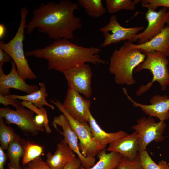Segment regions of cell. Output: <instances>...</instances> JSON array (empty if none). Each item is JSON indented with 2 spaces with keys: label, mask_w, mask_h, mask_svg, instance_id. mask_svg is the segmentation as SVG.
I'll use <instances>...</instances> for the list:
<instances>
[{
  "label": "cell",
  "mask_w": 169,
  "mask_h": 169,
  "mask_svg": "<svg viewBox=\"0 0 169 169\" xmlns=\"http://www.w3.org/2000/svg\"><path fill=\"white\" fill-rule=\"evenodd\" d=\"M98 161L90 168H86L81 165L78 169H114L118 166L122 156L114 152H106L105 149L98 154Z\"/></svg>",
  "instance_id": "44dd1931"
},
{
  "label": "cell",
  "mask_w": 169,
  "mask_h": 169,
  "mask_svg": "<svg viewBox=\"0 0 169 169\" xmlns=\"http://www.w3.org/2000/svg\"><path fill=\"white\" fill-rule=\"evenodd\" d=\"M116 169V168H115V169Z\"/></svg>",
  "instance_id": "ab89813d"
},
{
  "label": "cell",
  "mask_w": 169,
  "mask_h": 169,
  "mask_svg": "<svg viewBox=\"0 0 169 169\" xmlns=\"http://www.w3.org/2000/svg\"><path fill=\"white\" fill-rule=\"evenodd\" d=\"M130 49H138L143 53L154 51L161 53L166 56L169 50V25L151 40L141 44H135L127 41L123 44Z\"/></svg>",
  "instance_id": "2e32d148"
},
{
  "label": "cell",
  "mask_w": 169,
  "mask_h": 169,
  "mask_svg": "<svg viewBox=\"0 0 169 169\" xmlns=\"http://www.w3.org/2000/svg\"><path fill=\"white\" fill-rule=\"evenodd\" d=\"M63 74L68 87L74 89L87 99L90 98L92 93V73L89 65L86 63L76 65L67 69Z\"/></svg>",
  "instance_id": "9c48e42d"
},
{
  "label": "cell",
  "mask_w": 169,
  "mask_h": 169,
  "mask_svg": "<svg viewBox=\"0 0 169 169\" xmlns=\"http://www.w3.org/2000/svg\"><path fill=\"white\" fill-rule=\"evenodd\" d=\"M12 59L8 54L0 49V68H2L5 63L11 61Z\"/></svg>",
  "instance_id": "836d02e7"
},
{
  "label": "cell",
  "mask_w": 169,
  "mask_h": 169,
  "mask_svg": "<svg viewBox=\"0 0 169 169\" xmlns=\"http://www.w3.org/2000/svg\"><path fill=\"white\" fill-rule=\"evenodd\" d=\"M21 104L23 106L28 108L36 113L37 115L43 117L44 120V126L46 133L49 134L51 132V129L48 125L49 120L47 111L44 107L38 108L31 102L25 100L21 102Z\"/></svg>",
  "instance_id": "83f0119b"
},
{
  "label": "cell",
  "mask_w": 169,
  "mask_h": 169,
  "mask_svg": "<svg viewBox=\"0 0 169 169\" xmlns=\"http://www.w3.org/2000/svg\"><path fill=\"white\" fill-rule=\"evenodd\" d=\"M117 169H142L138 156L134 160H130L122 157Z\"/></svg>",
  "instance_id": "f1b7e54d"
},
{
  "label": "cell",
  "mask_w": 169,
  "mask_h": 169,
  "mask_svg": "<svg viewBox=\"0 0 169 169\" xmlns=\"http://www.w3.org/2000/svg\"><path fill=\"white\" fill-rule=\"evenodd\" d=\"M35 120L37 124L40 125H44V120L42 116L38 115H36L35 117Z\"/></svg>",
  "instance_id": "d590c367"
},
{
  "label": "cell",
  "mask_w": 169,
  "mask_h": 169,
  "mask_svg": "<svg viewBox=\"0 0 169 169\" xmlns=\"http://www.w3.org/2000/svg\"><path fill=\"white\" fill-rule=\"evenodd\" d=\"M7 157V155L4 152V150L0 146V169H4Z\"/></svg>",
  "instance_id": "e575fe53"
},
{
  "label": "cell",
  "mask_w": 169,
  "mask_h": 169,
  "mask_svg": "<svg viewBox=\"0 0 169 169\" xmlns=\"http://www.w3.org/2000/svg\"><path fill=\"white\" fill-rule=\"evenodd\" d=\"M5 28L4 26L2 24L0 25V38H2L4 36L5 33Z\"/></svg>",
  "instance_id": "8d00e7d4"
},
{
  "label": "cell",
  "mask_w": 169,
  "mask_h": 169,
  "mask_svg": "<svg viewBox=\"0 0 169 169\" xmlns=\"http://www.w3.org/2000/svg\"><path fill=\"white\" fill-rule=\"evenodd\" d=\"M8 168L9 169H16L15 168H13V167H12L9 163H8ZM21 169H25L24 168L23 169L22 168Z\"/></svg>",
  "instance_id": "f35d334b"
},
{
  "label": "cell",
  "mask_w": 169,
  "mask_h": 169,
  "mask_svg": "<svg viewBox=\"0 0 169 169\" xmlns=\"http://www.w3.org/2000/svg\"><path fill=\"white\" fill-rule=\"evenodd\" d=\"M25 169H51L40 157L31 161L27 164Z\"/></svg>",
  "instance_id": "4dcf8cb0"
},
{
  "label": "cell",
  "mask_w": 169,
  "mask_h": 169,
  "mask_svg": "<svg viewBox=\"0 0 169 169\" xmlns=\"http://www.w3.org/2000/svg\"><path fill=\"white\" fill-rule=\"evenodd\" d=\"M123 90L133 106L140 108L149 117H155L164 121L169 119V97L167 95H154L150 100L151 104L146 105L134 101L128 95L126 89L123 88Z\"/></svg>",
  "instance_id": "9a60e30c"
},
{
  "label": "cell",
  "mask_w": 169,
  "mask_h": 169,
  "mask_svg": "<svg viewBox=\"0 0 169 169\" xmlns=\"http://www.w3.org/2000/svg\"><path fill=\"white\" fill-rule=\"evenodd\" d=\"M78 6L77 3L70 0L41 3L33 10V18L27 25V34H31L37 28L55 40L73 39L74 32L82 27L81 19L74 14Z\"/></svg>",
  "instance_id": "6da1fadb"
},
{
  "label": "cell",
  "mask_w": 169,
  "mask_h": 169,
  "mask_svg": "<svg viewBox=\"0 0 169 169\" xmlns=\"http://www.w3.org/2000/svg\"><path fill=\"white\" fill-rule=\"evenodd\" d=\"M140 1L139 0H106L105 2L108 12L113 13L122 10L133 11Z\"/></svg>",
  "instance_id": "d4e9b609"
},
{
  "label": "cell",
  "mask_w": 169,
  "mask_h": 169,
  "mask_svg": "<svg viewBox=\"0 0 169 169\" xmlns=\"http://www.w3.org/2000/svg\"><path fill=\"white\" fill-rule=\"evenodd\" d=\"M88 123L95 140L104 149H105L108 144H111L128 134L122 131L113 133L105 132L99 125L90 110L88 114Z\"/></svg>",
  "instance_id": "d6986e66"
},
{
  "label": "cell",
  "mask_w": 169,
  "mask_h": 169,
  "mask_svg": "<svg viewBox=\"0 0 169 169\" xmlns=\"http://www.w3.org/2000/svg\"><path fill=\"white\" fill-rule=\"evenodd\" d=\"M21 19L17 31L8 42H0V49L8 54L13 59L19 75L24 79L34 80L37 76L30 68L26 57L23 48L26 28V18L28 11L26 7L20 9Z\"/></svg>",
  "instance_id": "277c9868"
},
{
  "label": "cell",
  "mask_w": 169,
  "mask_h": 169,
  "mask_svg": "<svg viewBox=\"0 0 169 169\" xmlns=\"http://www.w3.org/2000/svg\"><path fill=\"white\" fill-rule=\"evenodd\" d=\"M169 18V9L166 7H163L158 11L148 9L145 17L148 22L147 27L129 41H138V44L149 41L162 31Z\"/></svg>",
  "instance_id": "30bf717a"
},
{
  "label": "cell",
  "mask_w": 169,
  "mask_h": 169,
  "mask_svg": "<svg viewBox=\"0 0 169 169\" xmlns=\"http://www.w3.org/2000/svg\"><path fill=\"white\" fill-rule=\"evenodd\" d=\"M77 3L88 16L94 18L102 16L106 12L101 0H78Z\"/></svg>",
  "instance_id": "603a6c76"
},
{
  "label": "cell",
  "mask_w": 169,
  "mask_h": 169,
  "mask_svg": "<svg viewBox=\"0 0 169 169\" xmlns=\"http://www.w3.org/2000/svg\"></svg>",
  "instance_id": "60d3db41"
},
{
  "label": "cell",
  "mask_w": 169,
  "mask_h": 169,
  "mask_svg": "<svg viewBox=\"0 0 169 169\" xmlns=\"http://www.w3.org/2000/svg\"><path fill=\"white\" fill-rule=\"evenodd\" d=\"M143 26L127 28L121 26L119 23L116 15H112L109 23L101 27L104 40L100 47H104L122 41H130L138 33L144 29Z\"/></svg>",
  "instance_id": "8fae6325"
},
{
  "label": "cell",
  "mask_w": 169,
  "mask_h": 169,
  "mask_svg": "<svg viewBox=\"0 0 169 169\" xmlns=\"http://www.w3.org/2000/svg\"><path fill=\"white\" fill-rule=\"evenodd\" d=\"M23 149L22 159L23 165L27 164L31 161L40 157L44 152V147L43 146L30 142L28 140H25Z\"/></svg>",
  "instance_id": "cb8c5ba5"
},
{
  "label": "cell",
  "mask_w": 169,
  "mask_h": 169,
  "mask_svg": "<svg viewBox=\"0 0 169 169\" xmlns=\"http://www.w3.org/2000/svg\"><path fill=\"white\" fill-rule=\"evenodd\" d=\"M146 57L138 49H130L124 44L115 50L110 58L109 70L114 75L115 82L120 84H135L133 71Z\"/></svg>",
  "instance_id": "3957f363"
},
{
  "label": "cell",
  "mask_w": 169,
  "mask_h": 169,
  "mask_svg": "<svg viewBox=\"0 0 169 169\" xmlns=\"http://www.w3.org/2000/svg\"><path fill=\"white\" fill-rule=\"evenodd\" d=\"M17 135L13 128L5 124L3 118L0 117V147L4 150H7L9 143Z\"/></svg>",
  "instance_id": "484cf974"
},
{
  "label": "cell",
  "mask_w": 169,
  "mask_h": 169,
  "mask_svg": "<svg viewBox=\"0 0 169 169\" xmlns=\"http://www.w3.org/2000/svg\"><path fill=\"white\" fill-rule=\"evenodd\" d=\"M25 139L18 135L9 144L7 150V155L10 160L9 163L13 168L22 169L20 161L23 154V144Z\"/></svg>",
  "instance_id": "7402d4cb"
},
{
  "label": "cell",
  "mask_w": 169,
  "mask_h": 169,
  "mask_svg": "<svg viewBox=\"0 0 169 169\" xmlns=\"http://www.w3.org/2000/svg\"><path fill=\"white\" fill-rule=\"evenodd\" d=\"M146 57L145 60L134 69L138 72L144 69L149 70L153 75L152 80L146 85L141 86L136 92L139 96L148 90L154 82H158L164 91L169 85V71L168 64L169 61L166 56L159 52L154 51L143 53Z\"/></svg>",
  "instance_id": "5b68a950"
},
{
  "label": "cell",
  "mask_w": 169,
  "mask_h": 169,
  "mask_svg": "<svg viewBox=\"0 0 169 169\" xmlns=\"http://www.w3.org/2000/svg\"><path fill=\"white\" fill-rule=\"evenodd\" d=\"M107 150L120 154L123 157L134 160L138 156L139 148L137 134L134 131L110 144Z\"/></svg>",
  "instance_id": "e0dca14e"
},
{
  "label": "cell",
  "mask_w": 169,
  "mask_h": 169,
  "mask_svg": "<svg viewBox=\"0 0 169 169\" xmlns=\"http://www.w3.org/2000/svg\"><path fill=\"white\" fill-rule=\"evenodd\" d=\"M166 23L167 24V25H169V18L168 19V20L167 22H166ZM169 55V50H168V52H167L166 54V56H168Z\"/></svg>",
  "instance_id": "74e56055"
},
{
  "label": "cell",
  "mask_w": 169,
  "mask_h": 169,
  "mask_svg": "<svg viewBox=\"0 0 169 169\" xmlns=\"http://www.w3.org/2000/svg\"><path fill=\"white\" fill-rule=\"evenodd\" d=\"M50 102L67 118L71 128L79 140V147L83 156L95 157L100 151L104 149L95 140L87 123L81 122L71 116L64 110L62 103L58 100L50 99Z\"/></svg>",
  "instance_id": "8992f818"
},
{
  "label": "cell",
  "mask_w": 169,
  "mask_h": 169,
  "mask_svg": "<svg viewBox=\"0 0 169 169\" xmlns=\"http://www.w3.org/2000/svg\"><path fill=\"white\" fill-rule=\"evenodd\" d=\"M11 68L10 72L6 74L2 68H0V94L4 96L9 94L10 89L13 88L28 94L33 92L39 89L36 85H29L19 74L16 65L11 61Z\"/></svg>",
  "instance_id": "5bb4252c"
},
{
  "label": "cell",
  "mask_w": 169,
  "mask_h": 169,
  "mask_svg": "<svg viewBox=\"0 0 169 169\" xmlns=\"http://www.w3.org/2000/svg\"><path fill=\"white\" fill-rule=\"evenodd\" d=\"M52 124L53 126L58 125L62 127L63 131L58 130V131L64 136L63 140L80 159L82 166L86 168H89L95 164V157L90 156L85 157L82 154L78 143V138L63 114L62 113L59 116L55 117Z\"/></svg>",
  "instance_id": "4fadbf2b"
},
{
  "label": "cell",
  "mask_w": 169,
  "mask_h": 169,
  "mask_svg": "<svg viewBox=\"0 0 169 169\" xmlns=\"http://www.w3.org/2000/svg\"><path fill=\"white\" fill-rule=\"evenodd\" d=\"M101 52L98 48L79 46L63 38L55 40L44 48L27 51L25 54L26 56L46 59L48 69L63 73L69 69L82 64H105V61L99 54Z\"/></svg>",
  "instance_id": "7a4b0ae2"
},
{
  "label": "cell",
  "mask_w": 169,
  "mask_h": 169,
  "mask_svg": "<svg viewBox=\"0 0 169 169\" xmlns=\"http://www.w3.org/2000/svg\"><path fill=\"white\" fill-rule=\"evenodd\" d=\"M166 124L165 121L156 122L154 119L143 117L137 120V123L132 128L137 134L139 152L146 150L147 146L152 141L156 142L163 141Z\"/></svg>",
  "instance_id": "ba28073f"
},
{
  "label": "cell",
  "mask_w": 169,
  "mask_h": 169,
  "mask_svg": "<svg viewBox=\"0 0 169 169\" xmlns=\"http://www.w3.org/2000/svg\"><path fill=\"white\" fill-rule=\"evenodd\" d=\"M81 165V161L78 157L67 163L63 169H78Z\"/></svg>",
  "instance_id": "d6a6232c"
},
{
  "label": "cell",
  "mask_w": 169,
  "mask_h": 169,
  "mask_svg": "<svg viewBox=\"0 0 169 169\" xmlns=\"http://www.w3.org/2000/svg\"><path fill=\"white\" fill-rule=\"evenodd\" d=\"M39 88L38 90L30 94L23 95L10 94L5 96L13 99H19L29 102L38 108L46 106L54 110V106L46 101V98L48 96V95L45 83L43 82H39Z\"/></svg>",
  "instance_id": "ffe728a7"
},
{
  "label": "cell",
  "mask_w": 169,
  "mask_h": 169,
  "mask_svg": "<svg viewBox=\"0 0 169 169\" xmlns=\"http://www.w3.org/2000/svg\"><path fill=\"white\" fill-rule=\"evenodd\" d=\"M75 157V154L63 139L57 144L54 154L47 153L46 162L51 169H63Z\"/></svg>",
  "instance_id": "ac0fdd59"
},
{
  "label": "cell",
  "mask_w": 169,
  "mask_h": 169,
  "mask_svg": "<svg viewBox=\"0 0 169 169\" xmlns=\"http://www.w3.org/2000/svg\"><path fill=\"white\" fill-rule=\"evenodd\" d=\"M91 101L82 97L74 89L68 87L62 105L71 116L78 121L88 123Z\"/></svg>",
  "instance_id": "7c38bea8"
},
{
  "label": "cell",
  "mask_w": 169,
  "mask_h": 169,
  "mask_svg": "<svg viewBox=\"0 0 169 169\" xmlns=\"http://www.w3.org/2000/svg\"><path fill=\"white\" fill-rule=\"evenodd\" d=\"M141 2L142 7L153 10L159 7L169 8V0H142Z\"/></svg>",
  "instance_id": "f546056e"
},
{
  "label": "cell",
  "mask_w": 169,
  "mask_h": 169,
  "mask_svg": "<svg viewBox=\"0 0 169 169\" xmlns=\"http://www.w3.org/2000/svg\"><path fill=\"white\" fill-rule=\"evenodd\" d=\"M0 103L5 106L12 105L17 109L22 105L21 102L17 100L10 99L0 94Z\"/></svg>",
  "instance_id": "1f68e13d"
},
{
  "label": "cell",
  "mask_w": 169,
  "mask_h": 169,
  "mask_svg": "<svg viewBox=\"0 0 169 169\" xmlns=\"http://www.w3.org/2000/svg\"><path fill=\"white\" fill-rule=\"evenodd\" d=\"M138 157L143 169H169V164L164 160L156 163L146 150L139 152Z\"/></svg>",
  "instance_id": "4316f807"
},
{
  "label": "cell",
  "mask_w": 169,
  "mask_h": 169,
  "mask_svg": "<svg viewBox=\"0 0 169 169\" xmlns=\"http://www.w3.org/2000/svg\"><path fill=\"white\" fill-rule=\"evenodd\" d=\"M34 112L25 109L22 105L13 110L8 107L0 108V117L4 118L8 124L16 125L26 134L36 136L39 132L45 131L44 125L37 124L35 120Z\"/></svg>",
  "instance_id": "52a82bcc"
}]
</instances>
